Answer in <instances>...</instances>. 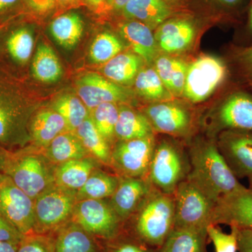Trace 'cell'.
<instances>
[{"mask_svg": "<svg viewBox=\"0 0 252 252\" xmlns=\"http://www.w3.org/2000/svg\"><path fill=\"white\" fill-rule=\"evenodd\" d=\"M156 144L154 136L118 141L112 149L111 167L122 177L147 178Z\"/></svg>", "mask_w": 252, "mask_h": 252, "instance_id": "obj_10", "label": "cell"}, {"mask_svg": "<svg viewBox=\"0 0 252 252\" xmlns=\"http://www.w3.org/2000/svg\"><path fill=\"white\" fill-rule=\"evenodd\" d=\"M226 74V66L221 60L200 56L188 65L184 96L193 103L203 102L224 81Z\"/></svg>", "mask_w": 252, "mask_h": 252, "instance_id": "obj_9", "label": "cell"}, {"mask_svg": "<svg viewBox=\"0 0 252 252\" xmlns=\"http://www.w3.org/2000/svg\"><path fill=\"white\" fill-rule=\"evenodd\" d=\"M23 235L6 219L0 215V242L19 245L24 238Z\"/></svg>", "mask_w": 252, "mask_h": 252, "instance_id": "obj_42", "label": "cell"}, {"mask_svg": "<svg viewBox=\"0 0 252 252\" xmlns=\"http://www.w3.org/2000/svg\"><path fill=\"white\" fill-rule=\"evenodd\" d=\"M207 229L175 228L157 252H207Z\"/></svg>", "mask_w": 252, "mask_h": 252, "instance_id": "obj_26", "label": "cell"}, {"mask_svg": "<svg viewBox=\"0 0 252 252\" xmlns=\"http://www.w3.org/2000/svg\"><path fill=\"white\" fill-rule=\"evenodd\" d=\"M97 160L89 157L69 160L55 166V185L77 192L97 168Z\"/></svg>", "mask_w": 252, "mask_h": 252, "instance_id": "obj_24", "label": "cell"}, {"mask_svg": "<svg viewBox=\"0 0 252 252\" xmlns=\"http://www.w3.org/2000/svg\"><path fill=\"white\" fill-rule=\"evenodd\" d=\"M119 31L131 49L144 62L151 64L158 56V47L152 30L147 25L135 20L120 23Z\"/></svg>", "mask_w": 252, "mask_h": 252, "instance_id": "obj_21", "label": "cell"}, {"mask_svg": "<svg viewBox=\"0 0 252 252\" xmlns=\"http://www.w3.org/2000/svg\"><path fill=\"white\" fill-rule=\"evenodd\" d=\"M74 133L91 157L98 162L111 166L112 148L94 126L90 117L79 126Z\"/></svg>", "mask_w": 252, "mask_h": 252, "instance_id": "obj_29", "label": "cell"}, {"mask_svg": "<svg viewBox=\"0 0 252 252\" xmlns=\"http://www.w3.org/2000/svg\"><path fill=\"white\" fill-rule=\"evenodd\" d=\"M67 131L65 121L52 108L34 112L30 121L31 142L39 149L46 148L57 136Z\"/></svg>", "mask_w": 252, "mask_h": 252, "instance_id": "obj_20", "label": "cell"}, {"mask_svg": "<svg viewBox=\"0 0 252 252\" xmlns=\"http://www.w3.org/2000/svg\"><path fill=\"white\" fill-rule=\"evenodd\" d=\"M221 223L252 230V189L243 186L218 200L212 214V224Z\"/></svg>", "mask_w": 252, "mask_h": 252, "instance_id": "obj_15", "label": "cell"}, {"mask_svg": "<svg viewBox=\"0 0 252 252\" xmlns=\"http://www.w3.org/2000/svg\"><path fill=\"white\" fill-rule=\"evenodd\" d=\"M137 210L139 212L132 228V235L158 250L175 226L174 195L154 189Z\"/></svg>", "mask_w": 252, "mask_h": 252, "instance_id": "obj_4", "label": "cell"}, {"mask_svg": "<svg viewBox=\"0 0 252 252\" xmlns=\"http://www.w3.org/2000/svg\"><path fill=\"white\" fill-rule=\"evenodd\" d=\"M4 152L5 149L1 148V147H0V163H1V158H2L3 154H4Z\"/></svg>", "mask_w": 252, "mask_h": 252, "instance_id": "obj_52", "label": "cell"}, {"mask_svg": "<svg viewBox=\"0 0 252 252\" xmlns=\"http://www.w3.org/2000/svg\"><path fill=\"white\" fill-rule=\"evenodd\" d=\"M248 28V31L252 34V1L251 5H250V10H249Z\"/></svg>", "mask_w": 252, "mask_h": 252, "instance_id": "obj_51", "label": "cell"}, {"mask_svg": "<svg viewBox=\"0 0 252 252\" xmlns=\"http://www.w3.org/2000/svg\"><path fill=\"white\" fill-rule=\"evenodd\" d=\"M215 122L225 131H252V96L244 92L228 96L217 110Z\"/></svg>", "mask_w": 252, "mask_h": 252, "instance_id": "obj_19", "label": "cell"}, {"mask_svg": "<svg viewBox=\"0 0 252 252\" xmlns=\"http://www.w3.org/2000/svg\"><path fill=\"white\" fill-rule=\"evenodd\" d=\"M190 171L189 157L168 141L156 144L148 176L152 186L162 193L173 195Z\"/></svg>", "mask_w": 252, "mask_h": 252, "instance_id": "obj_5", "label": "cell"}, {"mask_svg": "<svg viewBox=\"0 0 252 252\" xmlns=\"http://www.w3.org/2000/svg\"><path fill=\"white\" fill-rule=\"evenodd\" d=\"M173 11L162 0H130L122 13L126 20L140 21L154 30L170 18Z\"/></svg>", "mask_w": 252, "mask_h": 252, "instance_id": "obj_22", "label": "cell"}, {"mask_svg": "<svg viewBox=\"0 0 252 252\" xmlns=\"http://www.w3.org/2000/svg\"><path fill=\"white\" fill-rule=\"evenodd\" d=\"M41 150L55 165L90 157L76 134L69 131L57 136L46 148Z\"/></svg>", "mask_w": 252, "mask_h": 252, "instance_id": "obj_28", "label": "cell"}, {"mask_svg": "<svg viewBox=\"0 0 252 252\" xmlns=\"http://www.w3.org/2000/svg\"><path fill=\"white\" fill-rule=\"evenodd\" d=\"M230 233H224L218 225L207 227V237L215 247V252H238V243L237 227L231 225Z\"/></svg>", "mask_w": 252, "mask_h": 252, "instance_id": "obj_37", "label": "cell"}, {"mask_svg": "<svg viewBox=\"0 0 252 252\" xmlns=\"http://www.w3.org/2000/svg\"><path fill=\"white\" fill-rule=\"evenodd\" d=\"M162 1L166 2L167 4L170 5L174 9L175 6H180L185 0H162Z\"/></svg>", "mask_w": 252, "mask_h": 252, "instance_id": "obj_50", "label": "cell"}, {"mask_svg": "<svg viewBox=\"0 0 252 252\" xmlns=\"http://www.w3.org/2000/svg\"><path fill=\"white\" fill-rule=\"evenodd\" d=\"M119 115V106L112 102L99 104L91 112L94 126L110 146L116 138L115 128Z\"/></svg>", "mask_w": 252, "mask_h": 252, "instance_id": "obj_35", "label": "cell"}, {"mask_svg": "<svg viewBox=\"0 0 252 252\" xmlns=\"http://www.w3.org/2000/svg\"><path fill=\"white\" fill-rule=\"evenodd\" d=\"M175 228L207 229L212 224L215 204L194 184L186 179L173 194Z\"/></svg>", "mask_w": 252, "mask_h": 252, "instance_id": "obj_7", "label": "cell"}, {"mask_svg": "<svg viewBox=\"0 0 252 252\" xmlns=\"http://www.w3.org/2000/svg\"><path fill=\"white\" fill-rule=\"evenodd\" d=\"M195 35V25L187 18H170L156 30L159 51L167 54H180L190 47Z\"/></svg>", "mask_w": 252, "mask_h": 252, "instance_id": "obj_18", "label": "cell"}, {"mask_svg": "<svg viewBox=\"0 0 252 252\" xmlns=\"http://www.w3.org/2000/svg\"><path fill=\"white\" fill-rule=\"evenodd\" d=\"M134 84L138 94L147 100L158 102L172 98L154 67L142 68Z\"/></svg>", "mask_w": 252, "mask_h": 252, "instance_id": "obj_34", "label": "cell"}, {"mask_svg": "<svg viewBox=\"0 0 252 252\" xmlns=\"http://www.w3.org/2000/svg\"><path fill=\"white\" fill-rule=\"evenodd\" d=\"M154 189L147 177L121 176L117 188L110 197L109 204L123 221L138 210Z\"/></svg>", "mask_w": 252, "mask_h": 252, "instance_id": "obj_17", "label": "cell"}, {"mask_svg": "<svg viewBox=\"0 0 252 252\" xmlns=\"http://www.w3.org/2000/svg\"><path fill=\"white\" fill-rule=\"evenodd\" d=\"M119 182V177L96 168L84 185L77 190V200L110 198L115 192Z\"/></svg>", "mask_w": 252, "mask_h": 252, "instance_id": "obj_32", "label": "cell"}, {"mask_svg": "<svg viewBox=\"0 0 252 252\" xmlns=\"http://www.w3.org/2000/svg\"><path fill=\"white\" fill-rule=\"evenodd\" d=\"M50 31L60 45L65 49H72L82 36L84 21L77 13H64L54 18Z\"/></svg>", "mask_w": 252, "mask_h": 252, "instance_id": "obj_30", "label": "cell"}, {"mask_svg": "<svg viewBox=\"0 0 252 252\" xmlns=\"http://www.w3.org/2000/svg\"><path fill=\"white\" fill-rule=\"evenodd\" d=\"M78 201L77 192L54 185L34 199V232L56 233L70 220Z\"/></svg>", "mask_w": 252, "mask_h": 252, "instance_id": "obj_6", "label": "cell"}, {"mask_svg": "<svg viewBox=\"0 0 252 252\" xmlns=\"http://www.w3.org/2000/svg\"><path fill=\"white\" fill-rule=\"evenodd\" d=\"M248 178H249V181H250V188L252 189V175L250 176V177H249Z\"/></svg>", "mask_w": 252, "mask_h": 252, "instance_id": "obj_53", "label": "cell"}, {"mask_svg": "<svg viewBox=\"0 0 252 252\" xmlns=\"http://www.w3.org/2000/svg\"><path fill=\"white\" fill-rule=\"evenodd\" d=\"M55 166L37 147L28 145L14 151L5 150L0 172L34 200L55 185Z\"/></svg>", "mask_w": 252, "mask_h": 252, "instance_id": "obj_3", "label": "cell"}, {"mask_svg": "<svg viewBox=\"0 0 252 252\" xmlns=\"http://www.w3.org/2000/svg\"><path fill=\"white\" fill-rule=\"evenodd\" d=\"M34 200L0 172V215L23 235L34 234Z\"/></svg>", "mask_w": 252, "mask_h": 252, "instance_id": "obj_11", "label": "cell"}, {"mask_svg": "<svg viewBox=\"0 0 252 252\" xmlns=\"http://www.w3.org/2000/svg\"><path fill=\"white\" fill-rule=\"evenodd\" d=\"M238 60L245 72L252 79V46L242 50L238 55Z\"/></svg>", "mask_w": 252, "mask_h": 252, "instance_id": "obj_45", "label": "cell"}, {"mask_svg": "<svg viewBox=\"0 0 252 252\" xmlns=\"http://www.w3.org/2000/svg\"><path fill=\"white\" fill-rule=\"evenodd\" d=\"M25 14L46 17L56 10V0H23Z\"/></svg>", "mask_w": 252, "mask_h": 252, "instance_id": "obj_41", "label": "cell"}, {"mask_svg": "<svg viewBox=\"0 0 252 252\" xmlns=\"http://www.w3.org/2000/svg\"><path fill=\"white\" fill-rule=\"evenodd\" d=\"M17 252H54V238L50 234L26 235L19 244Z\"/></svg>", "mask_w": 252, "mask_h": 252, "instance_id": "obj_38", "label": "cell"}, {"mask_svg": "<svg viewBox=\"0 0 252 252\" xmlns=\"http://www.w3.org/2000/svg\"><path fill=\"white\" fill-rule=\"evenodd\" d=\"M143 60L132 53H120L104 64L102 73L109 80L120 86H129L143 65Z\"/></svg>", "mask_w": 252, "mask_h": 252, "instance_id": "obj_27", "label": "cell"}, {"mask_svg": "<svg viewBox=\"0 0 252 252\" xmlns=\"http://www.w3.org/2000/svg\"><path fill=\"white\" fill-rule=\"evenodd\" d=\"M95 239L69 220L56 231L54 252H103Z\"/></svg>", "mask_w": 252, "mask_h": 252, "instance_id": "obj_23", "label": "cell"}, {"mask_svg": "<svg viewBox=\"0 0 252 252\" xmlns=\"http://www.w3.org/2000/svg\"><path fill=\"white\" fill-rule=\"evenodd\" d=\"M77 91L79 97L90 113L99 104L124 103L130 99L129 91L94 73H89L77 81Z\"/></svg>", "mask_w": 252, "mask_h": 252, "instance_id": "obj_13", "label": "cell"}, {"mask_svg": "<svg viewBox=\"0 0 252 252\" xmlns=\"http://www.w3.org/2000/svg\"><path fill=\"white\" fill-rule=\"evenodd\" d=\"M82 4H85L84 0H56V10L61 15L63 11L79 7Z\"/></svg>", "mask_w": 252, "mask_h": 252, "instance_id": "obj_46", "label": "cell"}, {"mask_svg": "<svg viewBox=\"0 0 252 252\" xmlns=\"http://www.w3.org/2000/svg\"><path fill=\"white\" fill-rule=\"evenodd\" d=\"M218 4L226 9H235L239 7L245 0H215Z\"/></svg>", "mask_w": 252, "mask_h": 252, "instance_id": "obj_47", "label": "cell"}, {"mask_svg": "<svg viewBox=\"0 0 252 252\" xmlns=\"http://www.w3.org/2000/svg\"><path fill=\"white\" fill-rule=\"evenodd\" d=\"M190 181L216 204L220 199L243 187L230 170L217 144L203 142L190 149L189 157Z\"/></svg>", "mask_w": 252, "mask_h": 252, "instance_id": "obj_2", "label": "cell"}, {"mask_svg": "<svg viewBox=\"0 0 252 252\" xmlns=\"http://www.w3.org/2000/svg\"><path fill=\"white\" fill-rule=\"evenodd\" d=\"M122 41L109 32H104L96 36L91 44L90 59L96 64H105L122 52Z\"/></svg>", "mask_w": 252, "mask_h": 252, "instance_id": "obj_36", "label": "cell"}, {"mask_svg": "<svg viewBox=\"0 0 252 252\" xmlns=\"http://www.w3.org/2000/svg\"><path fill=\"white\" fill-rule=\"evenodd\" d=\"M237 235L238 252H252V230L237 227Z\"/></svg>", "mask_w": 252, "mask_h": 252, "instance_id": "obj_43", "label": "cell"}, {"mask_svg": "<svg viewBox=\"0 0 252 252\" xmlns=\"http://www.w3.org/2000/svg\"><path fill=\"white\" fill-rule=\"evenodd\" d=\"M154 132L152 124L144 113L126 106L119 107V119L115 128V137L119 141L152 137Z\"/></svg>", "mask_w": 252, "mask_h": 252, "instance_id": "obj_25", "label": "cell"}, {"mask_svg": "<svg viewBox=\"0 0 252 252\" xmlns=\"http://www.w3.org/2000/svg\"><path fill=\"white\" fill-rule=\"evenodd\" d=\"M23 14V0H0V28Z\"/></svg>", "mask_w": 252, "mask_h": 252, "instance_id": "obj_40", "label": "cell"}, {"mask_svg": "<svg viewBox=\"0 0 252 252\" xmlns=\"http://www.w3.org/2000/svg\"><path fill=\"white\" fill-rule=\"evenodd\" d=\"M217 146L237 178L252 175V131L225 130Z\"/></svg>", "mask_w": 252, "mask_h": 252, "instance_id": "obj_14", "label": "cell"}, {"mask_svg": "<svg viewBox=\"0 0 252 252\" xmlns=\"http://www.w3.org/2000/svg\"><path fill=\"white\" fill-rule=\"evenodd\" d=\"M130 0H105L104 4L97 10L99 14H109L122 11Z\"/></svg>", "mask_w": 252, "mask_h": 252, "instance_id": "obj_44", "label": "cell"}, {"mask_svg": "<svg viewBox=\"0 0 252 252\" xmlns=\"http://www.w3.org/2000/svg\"><path fill=\"white\" fill-rule=\"evenodd\" d=\"M70 220L80 225L94 238L105 241L117 238L122 231V220L110 204L104 200H78Z\"/></svg>", "mask_w": 252, "mask_h": 252, "instance_id": "obj_8", "label": "cell"}, {"mask_svg": "<svg viewBox=\"0 0 252 252\" xmlns=\"http://www.w3.org/2000/svg\"><path fill=\"white\" fill-rule=\"evenodd\" d=\"M32 72L36 80L54 83L61 79L63 68L54 49L46 44H41L33 58Z\"/></svg>", "mask_w": 252, "mask_h": 252, "instance_id": "obj_31", "label": "cell"}, {"mask_svg": "<svg viewBox=\"0 0 252 252\" xmlns=\"http://www.w3.org/2000/svg\"><path fill=\"white\" fill-rule=\"evenodd\" d=\"M154 131L171 135H185L191 125L190 112L181 104L172 102H154L143 112Z\"/></svg>", "mask_w": 252, "mask_h": 252, "instance_id": "obj_16", "label": "cell"}, {"mask_svg": "<svg viewBox=\"0 0 252 252\" xmlns=\"http://www.w3.org/2000/svg\"><path fill=\"white\" fill-rule=\"evenodd\" d=\"M21 81L0 67V147L7 151L27 147L29 124L35 106Z\"/></svg>", "mask_w": 252, "mask_h": 252, "instance_id": "obj_1", "label": "cell"}, {"mask_svg": "<svg viewBox=\"0 0 252 252\" xmlns=\"http://www.w3.org/2000/svg\"><path fill=\"white\" fill-rule=\"evenodd\" d=\"M18 246L19 245L16 244L0 242V252H17Z\"/></svg>", "mask_w": 252, "mask_h": 252, "instance_id": "obj_48", "label": "cell"}, {"mask_svg": "<svg viewBox=\"0 0 252 252\" xmlns=\"http://www.w3.org/2000/svg\"><path fill=\"white\" fill-rule=\"evenodd\" d=\"M109 243L107 252H157L132 235V238H124L122 232L117 238L107 241Z\"/></svg>", "mask_w": 252, "mask_h": 252, "instance_id": "obj_39", "label": "cell"}, {"mask_svg": "<svg viewBox=\"0 0 252 252\" xmlns=\"http://www.w3.org/2000/svg\"><path fill=\"white\" fill-rule=\"evenodd\" d=\"M34 44L32 31L26 23L16 19L0 28V59L6 64L4 70L9 73L11 68L25 67L31 59Z\"/></svg>", "mask_w": 252, "mask_h": 252, "instance_id": "obj_12", "label": "cell"}, {"mask_svg": "<svg viewBox=\"0 0 252 252\" xmlns=\"http://www.w3.org/2000/svg\"><path fill=\"white\" fill-rule=\"evenodd\" d=\"M51 108L61 115L67 124L68 130L74 133L91 114L82 100L77 96L70 94L60 96Z\"/></svg>", "mask_w": 252, "mask_h": 252, "instance_id": "obj_33", "label": "cell"}, {"mask_svg": "<svg viewBox=\"0 0 252 252\" xmlns=\"http://www.w3.org/2000/svg\"><path fill=\"white\" fill-rule=\"evenodd\" d=\"M85 4L88 5L91 9H94L95 12L104 4L105 0H84Z\"/></svg>", "mask_w": 252, "mask_h": 252, "instance_id": "obj_49", "label": "cell"}]
</instances>
